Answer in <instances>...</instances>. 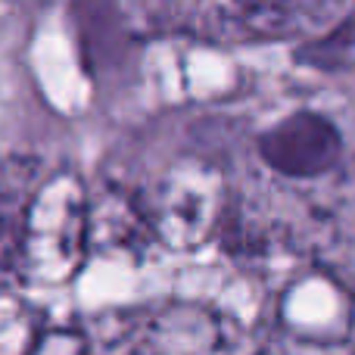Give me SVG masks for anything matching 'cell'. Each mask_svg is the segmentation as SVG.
<instances>
[{"label":"cell","instance_id":"6da1fadb","mask_svg":"<svg viewBox=\"0 0 355 355\" xmlns=\"http://www.w3.org/2000/svg\"><path fill=\"white\" fill-rule=\"evenodd\" d=\"M259 156L271 172L293 181H315L343 162V135L324 112L296 110L259 137Z\"/></svg>","mask_w":355,"mask_h":355}]
</instances>
